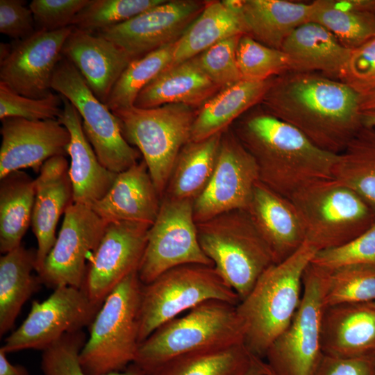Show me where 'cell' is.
Returning <instances> with one entry per match:
<instances>
[{"label": "cell", "instance_id": "cell-39", "mask_svg": "<svg viewBox=\"0 0 375 375\" xmlns=\"http://www.w3.org/2000/svg\"><path fill=\"white\" fill-rule=\"evenodd\" d=\"M165 0H90L76 17L72 26L90 33L122 24Z\"/></svg>", "mask_w": 375, "mask_h": 375}, {"label": "cell", "instance_id": "cell-8", "mask_svg": "<svg viewBox=\"0 0 375 375\" xmlns=\"http://www.w3.org/2000/svg\"><path fill=\"white\" fill-rule=\"evenodd\" d=\"M210 300L235 306L240 301L213 266H178L142 284L138 317L140 344L162 324Z\"/></svg>", "mask_w": 375, "mask_h": 375}, {"label": "cell", "instance_id": "cell-41", "mask_svg": "<svg viewBox=\"0 0 375 375\" xmlns=\"http://www.w3.org/2000/svg\"><path fill=\"white\" fill-rule=\"evenodd\" d=\"M87 340L83 330L64 335L42 351L43 375H88L81 367L79 355ZM103 375H146L131 364L125 370Z\"/></svg>", "mask_w": 375, "mask_h": 375}, {"label": "cell", "instance_id": "cell-28", "mask_svg": "<svg viewBox=\"0 0 375 375\" xmlns=\"http://www.w3.org/2000/svg\"><path fill=\"white\" fill-rule=\"evenodd\" d=\"M244 34L242 0L206 3L201 12L176 42L171 65L194 58L226 38Z\"/></svg>", "mask_w": 375, "mask_h": 375}, {"label": "cell", "instance_id": "cell-27", "mask_svg": "<svg viewBox=\"0 0 375 375\" xmlns=\"http://www.w3.org/2000/svg\"><path fill=\"white\" fill-rule=\"evenodd\" d=\"M281 50L288 56L292 71L320 72L338 79L351 51L325 27L314 22L297 28L285 40Z\"/></svg>", "mask_w": 375, "mask_h": 375}, {"label": "cell", "instance_id": "cell-25", "mask_svg": "<svg viewBox=\"0 0 375 375\" xmlns=\"http://www.w3.org/2000/svg\"><path fill=\"white\" fill-rule=\"evenodd\" d=\"M321 346L323 354L336 357L375 354V308L369 303L324 307Z\"/></svg>", "mask_w": 375, "mask_h": 375}, {"label": "cell", "instance_id": "cell-47", "mask_svg": "<svg viewBox=\"0 0 375 375\" xmlns=\"http://www.w3.org/2000/svg\"><path fill=\"white\" fill-rule=\"evenodd\" d=\"M22 0L0 1V32L15 40L27 38L36 31L33 14Z\"/></svg>", "mask_w": 375, "mask_h": 375}, {"label": "cell", "instance_id": "cell-32", "mask_svg": "<svg viewBox=\"0 0 375 375\" xmlns=\"http://www.w3.org/2000/svg\"><path fill=\"white\" fill-rule=\"evenodd\" d=\"M310 22L328 30L353 49L375 37V0H316Z\"/></svg>", "mask_w": 375, "mask_h": 375}, {"label": "cell", "instance_id": "cell-12", "mask_svg": "<svg viewBox=\"0 0 375 375\" xmlns=\"http://www.w3.org/2000/svg\"><path fill=\"white\" fill-rule=\"evenodd\" d=\"M193 201L161 199L157 217L149 227L138 274L148 284L178 266L199 264L213 266L198 239Z\"/></svg>", "mask_w": 375, "mask_h": 375}, {"label": "cell", "instance_id": "cell-21", "mask_svg": "<svg viewBox=\"0 0 375 375\" xmlns=\"http://www.w3.org/2000/svg\"><path fill=\"white\" fill-rule=\"evenodd\" d=\"M35 179V201L31 226L38 242V273L56 240V226L61 215L73 203L69 165L64 156L52 157L41 167Z\"/></svg>", "mask_w": 375, "mask_h": 375}, {"label": "cell", "instance_id": "cell-33", "mask_svg": "<svg viewBox=\"0 0 375 375\" xmlns=\"http://www.w3.org/2000/svg\"><path fill=\"white\" fill-rule=\"evenodd\" d=\"M222 133L182 148L162 197L194 201L200 195L214 172Z\"/></svg>", "mask_w": 375, "mask_h": 375}, {"label": "cell", "instance_id": "cell-5", "mask_svg": "<svg viewBox=\"0 0 375 375\" xmlns=\"http://www.w3.org/2000/svg\"><path fill=\"white\" fill-rule=\"evenodd\" d=\"M201 249L240 301L275 263L273 254L245 210L197 223Z\"/></svg>", "mask_w": 375, "mask_h": 375}, {"label": "cell", "instance_id": "cell-24", "mask_svg": "<svg viewBox=\"0 0 375 375\" xmlns=\"http://www.w3.org/2000/svg\"><path fill=\"white\" fill-rule=\"evenodd\" d=\"M62 98V110L58 119L70 135L67 153L73 202L91 206L108 192L117 174L100 162L84 133L80 114L67 99Z\"/></svg>", "mask_w": 375, "mask_h": 375}, {"label": "cell", "instance_id": "cell-1", "mask_svg": "<svg viewBox=\"0 0 375 375\" xmlns=\"http://www.w3.org/2000/svg\"><path fill=\"white\" fill-rule=\"evenodd\" d=\"M359 103L360 94L340 80L290 71L273 78L260 103L320 149L339 154L363 126Z\"/></svg>", "mask_w": 375, "mask_h": 375}, {"label": "cell", "instance_id": "cell-16", "mask_svg": "<svg viewBox=\"0 0 375 375\" xmlns=\"http://www.w3.org/2000/svg\"><path fill=\"white\" fill-rule=\"evenodd\" d=\"M151 226L130 222L108 223L90 257L81 289L101 307L124 278L138 272Z\"/></svg>", "mask_w": 375, "mask_h": 375}, {"label": "cell", "instance_id": "cell-22", "mask_svg": "<svg viewBox=\"0 0 375 375\" xmlns=\"http://www.w3.org/2000/svg\"><path fill=\"white\" fill-rule=\"evenodd\" d=\"M62 55L75 66L96 97L104 104L133 60L106 38L75 28L63 45Z\"/></svg>", "mask_w": 375, "mask_h": 375}, {"label": "cell", "instance_id": "cell-4", "mask_svg": "<svg viewBox=\"0 0 375 375\" xmlns=\"http://www.w3.org/2000/svg\"><path fill=\"white\" fill-rule=\"evenodd\" d=\"M244 343L236 306L210 300L156 329L140 344L133 365L146 375L177 357Z\"/></svg>", "mask_w": 375, "mask_h": 375}, {"label": "cell", "instance_id": "cell-45", "mask_svg": "<svg viewBox=\"0 0 375 375\" xmlns=\"http://www.w3.org/2000/svg\"><path fill=\"white\" fill-rule=\"evenodd\" d=\"M338 79L360 95L375 90V37L351 50Z\"/></svg>", "mask_w": 375, "mask_h": 375}, {"label": "cell", "instance_id": "cell-36", "mask_svg": "<svg viewBox=\"0 0 375 375\" xmlns=\"http://www.w3.org/2000/svg\"><path fill=\"white\" fill-rule=\"evenodd\" d=\"M256 357L240 343L177 357L150 375H243Z\"/></svg>", "mask_w": 375, "mask_h": 375}, {"label": "cell", "instance_id": "cell-34", "mask_svg": "<svg viewBox=\"0 0 375 375\" xmlns=\"http://www.w3.org/2000/svg\"><path fill=\"white\" fill-rule=\"evenodd\" d=\"M0 251L19 246L31 224L35 179L25 172H13L0 179Z\"/></svg>", "mask_w": 375, "mask_h": 375}, {"label": "cell", "instance_id": "cell-10", "mask_svg": "<svg viewBox=\"0 0 375 375\" xmlns=\"http://www.w3.org/2000/svg\"><path fill=\"white\" fill-rule=\"evenodd\" d=\"M51 89L78 110L84 133L106 169L119 174L140 161L141 153L125 140L116 116L96 97L78 69L63 56L53 74Z\"/></svg>", "mask_w": 375, "mask_h": 375}, {"label": "cell", "instance_id": "cell-38", "mask_svg": "<svg viewBox=\"0 0 375 375\" xmlns=\"http://www.w3.org/2000/svg\"><path fill=\"white\" fill-rule=\"evenodd\" d=\"M175 43L133 59L113 87L106 106L111 111L133 106L140 92L172 65Z\"/></svg>", "mask_w": 375, "mask_h": 375}, {"label": "cell", "instance_id": "cell-31", "mask_svg": "<svg viewBox=\"0 0 375 375\" xmlns=\"http://www.w3.org/2000/svg\"><path fill=\"white\" fill-rule=\"evenodd\" d=\"M36 268V249L23 246L0 257V337L14 326L24 304L42 285Z\"/></svg>", "mask_w": 375, "mask_h": 375}, {"label": "cell", "instance_id": "cell-23", "mask_svg": "<svg viewBox=\"0 0 375 375\" xmlns=\"http://www.w3.org/2000/svg\"><path fill=\"white\" fill-rule=\"evenodd\" d=\"M161 203L145 162L117 174L108 192L90 207L108 223L130 222L151 226Z\"/></svg>", "mask_w": 375, "mask_h": 375}, {"label": "cell", "instance_id": "cell-50", "mask_svg": "<svg viewBox=\"0 0 375 375\" xmlns=\"http://www.w3.org/2000/svg\"><path fill=\"white\" fill-rule=\"evenodd\" d=\"M243 375H273L264 359L256 357L249 370Z\"/></svg>", "mask_w": 375, "mask_h": 375}, {"label": "cell", "instance_id": "cell-40", "mask_svg": "<svg viewBox=\"0 0 375 375\" xmlns=\"http://www.w3.org/2000/svg\"><path fill=\"white\" fill-rule=\"evenodd\" d=\"M236 58L245 80L265 81L292 71L290 61L282 50L267 47L247 34L239 40Z\"/></svg>", "mask_w": 375, "mask_h": 375}, {"label": "cell", "instance_id": "cell-46", "mask_svg": "<svg viewBox=\"0 0 375 375\" xmlns=\"http://www.w3.org/2000/svg\"><path fill=\"white\" fill-rule=\"evenodd\" d=\"M90 0H33L29 3L36 31H54L72 26Z\"/></svg>", "mask_w": 375, "mask_h": 375}, {"label": "cell", "instance_id": "cell-20", "mask_svg": "<svg viewBox=\"0 0 375 375\" xmlns=\"http://www.w3.org/2000/svg\"><path fill=\"white\" fill-rule=\"evenodd\" d=\"M246 210L269 246L275 263L290 257L305 242L304 223L294 203L260 181Z\"/></svg>", "mask_w": 375, "mask_h": 375}, {"label": "cell", "instance_id": "cell-43", "mask_svg": "<svg viewBox=\"0 0 375 375\" xmlns=\"http://www.w3.org/2000/svg\"><path fill=\"white\" fill-rule=\"evenodd\" d=\"M242 35L226 38L195 57L203 72L221 90L242 80L236 58Z\"/></svg>", "mask_w": 375, "mask_h": 375}, {"label": "cell", "instance_id": "cell-2", "mask_svg": "<svg viewBox=\"0 0 375 375\" xmlns=\"http://www.w3.org/2000/svg\"><path fill=\"white\" fill-rule=\"evenodd\" d=\"M233 124L235 134L257 164L259 181L283 197L290 199L312 183L333 178L338 154L320 149L297 128L265 110L246 112Z\"/></svg>", "mask_w": 375, "mask_h": 375}, {"label": "cell", "instance_id": "cell-18", "mask_svg": "<svg viewBox=\"0 0 375 375\" xmlns=\"http://www.w3.org/2000/svg\"><path fill=\"white\" fill-rule=\"evenodd\" d=\"M206 3L165 1L131 19L97 34L110 40L133 59L176 42L198 17Z\"/></svg>", "mask_w": 375, "mask_h": 375}, {"label": "cell", "instance_id": "cell-30", "mask_svg": "<svg viewBox=\"0 0 375 375\" xmlns=\"http://www.w3.org/2000/svg\"><path fill=\"white\" fill-rule=\"evenodd\" d=\"M312 4L285 0H242V16L249 35L281 49L287 38L310 21Z\"/></svg>", "mask_w": 375, "mask_h": 375}, {"label": "cell", "instance_id": "cell-26", "mask_svg": "<svg viewBox=\"0 0 375 375\" xmlns=\"http://www.w3.org/2000/svg\"><path fill=\"white\" fill-rule=\"evenodd\" d=\"M221 90L203 72L196 58L170 65L138 94L133 106L152 108L165 104H203Z\"/></svg>", "mask_w": 375, "mask_h": 375}, {"label": "cell", "instance_id": "cell-48", "mask_svg": "<svg viewBox=\"0 0 375 375\" xmlns=\"http://www.w3.org/2000/svg\"><path fill=\"white\" fill-rule=\"evenodd\" d=\"M313 375H375V354L350 358L324 354Z\"/></svg>", "mask_w": 375, "mask_h": 375}, {"label": "cell", "instance_id": "cell-11", "mask_svg": "<svg viewBox=\"0 0 375 375\" xmlns=\"http://www.w3.org/2000/svg\"><path fill=\"white\" fill-rule=\"evenodd\" d=\"M320 272L310 264L303 278L301 303L289 326L272 343L264 360L273 375H313L322 356L324 310Z\"/></svg>", "mask_w": 375, "mask_h": 375}, {"label": "cell", "instance_id": "cell-13", "mask_svg": "<svg viewBox=\"0 0 375 375\" xmlns=\"http://www.w3.org/2000/svg\"><path fill=\"white\" fill-rule=\"evenodd\" d=\"M100 308L81 288L58 287L42 302H32L26 318L1 348L7 353L26 349L42 351L64 335L89 327Z\"/></svg>", "mask_w": 375, "mask_h": 375}, {"label": "cell", "instance_id": "cell-15", "mask_svg": "<svg viewBox=\"0 0 375 375\" xmlns=\"http://www.w3.org/2000/svg\"><path fill=\"white\" fill-rule=\"evenodd\" d=\"M258 181L257 164L231 126L222 133L212 175L193 202L194 221L201 222L235 210H246Z\"/></svg>", "mask_w": 375, "mask_h": 375}, {"label": "cell", "instance_id": "cell-49", "mask_svg": "<svg viewBox=\"0 0 375 375\" xmlns=\"http://www.w3.org/2000/svg\"><path fill=\"white\" fill-rule=\"evenodd\" d=\"M6 354L7 353L0 348V375H30L24 366L12 364Z\"/></svg>", "mask_w": 375, "mask_h": 375}, {"label": "cell", "instance_id": "cell-35", "mask_svg": "<svg viewBox=\"0 0 375 375\" xmlns=\"http://www.w3.org/2000/svg\"><path fill=\"white\" fill-rule=\"evenodd\" d=\"M335 179L356 192L375 212V131L362 126L334 165Z\"/></svg>", "mask_w": 375, "mask_h": 375}, {"label": "cell", "instance_id": "cell-51", "mask_svg": "<svg viewBox=\"0 0 375 375\" xmlns=\"http://www.w3.org/2000/svg\"><path fill=\"white\" fill-rule=\"evenodd\" d=\"M359 104L361 112L375 110V90L360 95Z\"/></svg>", "mask_w": 375, "mask_h": 375}, {"label": "cell", "instance_id": "cell-44", "mask_svg": "<svg viewBox=\"0 0 375 375\" xmlns=\"http://www.w3.org/2000/svg\"><path fill=\"white\" fill-rule=\"evenodd\" d=\"M311 263L326 269L348 265H375V222L347 243L317 251Z\"/></svg>", "mask_w": 375, "mask_h": 375}, {"label": "cell", "instance_id": "cell-9", "mask_svg": "<svg viewBox=\"0 0 375 375\" xmlns=\"http://www.w3.org/2000/svg\"><path fill=\"white\" fill-rule=\"evenodd\" d=\"M290 199L304 223L306 242L317 251L347 243L375 222L369 206L334 178L312 183Z\"/></svg>", "mask_w": 375, "mask_h": 375}, {"label": "cell", "instance_id": "cell-29", "mask_svg": "<svg viewBox=\"0 0 375 375\" xmlns=\"http://www.w3.org/2000/svg\"><path fill=\"white\" fill-rule=\"evenodd\" d=\"M274 78L265 81L242 79L220 90L197 112L190 140H202L230 128L261 102Z\"/></svg>", "mask_w": 375, "mask_h": 375}, {"label": "cell", "instance_id": "cell-42", "mask_svg": "<svg viewBox=\"0 0 375 375\" xmlns=\"http://www.w3.org/2000/svg\"><path fill=\"white\" fill-rule=\"evenodd\" d=\"M62 98L51 92L41 99L21 95L0 82V119L22 118L31 121L58 119L61 115Z\"/></svg>", "mask_w": 375, "mask_h": 375}, {"label": "cell", "instance_id": "cell-37", "mask_svg": "<svg viewBox=\"0 0 375 375\" xmlns=\"http://www.w3.org/2000/svg\"><path fill=\"white\" fill-rule=\"evenodd\" d=\"M316 267L322 279L324 307L375 302V265H348L330 269Z\"/></svg>", "mask_w": 375, "mask_h": 375}, {"label": "cell", "instance_id": "cell-3", "mask_svg": "<svg viewBox=\"0 0 375 375\" xmlns=\"http://www.w3.org/2000/svg\"><path fill=\"white\" fill-rule=\"evenodd\" d=\"M317 252L305 241L290 257L265 270L236 306L244 344L254 356L264 359L290 324L301 303L304 272Z\"/></svg>", "mask_w": 375, "mask_h": 375}, {"label": "cell", "instance_id": "cell-53", "mask_svg": "<svg viewBox=\"0 0 375 375\" xmlns=\"http://www.w3.org/2000/svg\"><path fill=\"white\" fill-rule=\"evenodd\" d=\"M369 304L375 308V302L369 303Z\"/></svg>", "mask_w": 375, "mask_h": 375}, {"label": "cell", "instance_id": "cell-52", "mask_svg": "<svg viewBox=\"0 0 375 375\" xmlns=\"http://www.w3.org/2000/svg\"><path fill=\"white\" fill-rule=\"evenodd\" d=\"M362 124L363 126L375 131V110L361 112Z\"/></svg>", "mask_w": 375, "mask_h": 375}, {"label": "cell", "instance_id": "cell-7", "mask_svg": "<svg viewBox=\"0 0 375 375\" xmlns=\"http://www.w3.org/2000/svg\"><path fill=\"white\" fill-rule=\"evenodd\" d=\"M112 112L125 140L142 156L162 199L176 160L190 140L197 115L193 107L170 103L152 108L131 106Z\"/></svg>", "mask_w": 375, "mask_h": 375}, {"label": "cell", "instance_id": "cell-6", "mask_svg": "<svg viewBox=\"0 0 375 375\" xmlns=\"http://www.w3.org/2000/svg\"><path fill=\"white\" fill-rule=\"evenodd\" d=\"M142 283L138 272L124 278L108 295L90 325V335L79 360L88 375L125 370L140 346L139 309Z\"/></svg>", "mask_w": 375, "mask_h": 375}, {"label": "cell", "instance_id": "cell-19", "mask_svg": "<svg viewBox=\"0 0 375 375\" xmlns=\"http://www.w3.org/2000/svg\"><path fill=\"white\" fill-rule=\"evenodd\" d=\"M1 121L0 179L26 168L39 173L47 160L67 153L70 135L58 119Z\"/></svg>", "mask_w": 375, "mask_h": 375}, {"label": "cell", "instance_id": "cell-14", "mask_svg": "<svg viewBox=\"0 0 375 375\" xmlns=\"http://www.w3.org/2000/svg\"><path fill=\"white\" fill-rule=\"evenodd\" d=\"M108 222L90 206L72 203L67 208L56 240L37 273L42 285L81 288L86 260L97 248Z\"/></svg>", "mask_w": 375, "mask_h": 375}, {"label": "cell", "instance_id": "cell-17", "mask_svg": "<svg viewBox=\"0 0 375 375\" xmlns=\"http://www.w3.org/2000/svg\"><path fill=\"white\" fill-rule=\"evenodd\" d=\"M74 28L39 31L15 40L8 55L0 61V82L27 97H47L52 92L51 80L62 57L63 45Z\"/></svg>", "mask_w": 375, "mask_h": 375}]
</instances>
